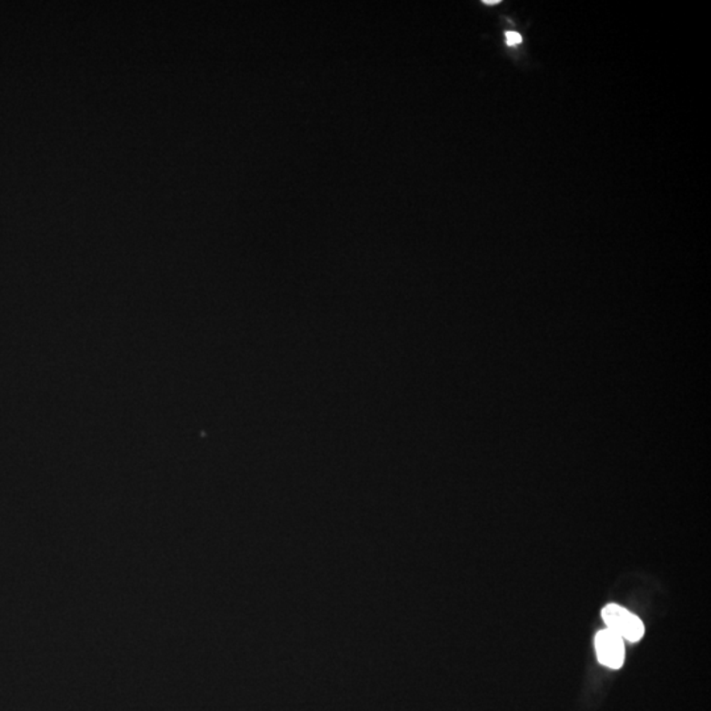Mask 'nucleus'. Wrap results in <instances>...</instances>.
<instances>
[{
  "instance_id": "f03ea898",
  "label": "nucleus",
  "mask_w": 711,
  "mask_h": 711,
  "mask_svg": "<svg viewBox=\"0 0 711 711\" xmlns=\"http://www.w3.org/2000/svg\"><path fill=\"white\" fill-rule=\"evenodd\" d=\"M595 651L598 662L609 668L619 669L625 663V643L618 634L612 630H601L595 635Z\"/></svg>"
},
{
  "instance_id": "f257e3e1",
  "label": "nucleus",
  "mask_w": 711,
  "mask_h": 711,
  "mask_svg": "<svg viewBox=\"0 0 711 711\" xmlns=\"http://www.w3.org/2000/svg\"><path fill=\"white\" fill-rule=\"evenodd\" d=\"M602 618L609 630L628 642L636 643L645 636V625L640 618L619 604H612L604 607Z\"/></svg>"
},
{
  "instance_id": "20e7f679",
  "label": "nucleus",
  "mask_w": 711,
  "mask_h": 711,
  "mask_svg": "<svg viewBox=\"0 0 711 711\" xmlns=\"http://www.w3.org/2000/svg\"><path fill=\"white\" fill-rule=\"evenodd\" d=\"M501 0H483V5H500Z\"/></svg>"
},
{
  "instance_id": "7ed1b4c3",
  "label": "nucleus",
  "mask_w": 711,
  "mask_h": 711,
  "mask_svg": "<svg viewBox=\"0 0 711 711\" xmlns=\"http://www.w3.org/2000/svg\"><path fill=\"white\" fill-rule=\"evenodd\" d=\"M504 37H506V44L509 46H516L522 43V36L521 35L518 34V32H514V31L506 32Z\"/></svg>"
}]
</instances>
